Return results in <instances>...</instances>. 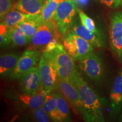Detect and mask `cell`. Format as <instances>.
Returning <instances> with one entry per match:
<instances>
[{
  "mask_svg": "<svg viewBox=\"0 0 122 122\" xmlns=\"http://www.w3.org/2000/svg\"><path fill=\"white\" fill-rule=\"evenodd\" d=\"M75 85L83 102L85 113L83 119L85 122H100L104 121L102 103L98 94L83 80L76 69L70 80Z\"/></svg>",
  "mask_w": 122,
  "mask_h": 122,
  "instance_id": "obj_1",
  "label": "cell"
},
{
  "mask_svg": "<svg viewBox=\"0 0 122 122\" xmlns=\"http://www.w3.org/2000/svg\"><path fill=\"white\" fill-rule=\"evenodd\" d=\"M48 53L59 78L71 80L76 68L74 60L67 53L63 45L58 42L56 48Z\"/></svg>",
  "mask_w": 122,
  "mask_h": 122,
  "instance_id": "obj_2",
  "label": "cell"
},
{
  "mask_svg": "<svg viewBox=\"0 0 122 122\" xmlns=\"http://www.w3.org/2000/svg\"><path fill=\"white\" fill-rule=\"evenodd\" d=\"M79 13L77 5L72 0H63L58 6L54 19L57 30L65 35L74 24L75 18Z\"/></svg>",
  "mask_w": 122,
  "mask_h": 122,
  "instance_id": "obj_3",
  "label": "cell"
},
{
  "mask_svg": "<svg viewBox=\"0 0 122 122\" xmlns=\"http://www.w3.org/2000/svg\"><path fill=\"white\" fill-rule=\"evenodd\" d=\"M63 45L67 53L74 61L80 60L94 51L93 45L72 30H70L64 36Z\"/></svg>",
  "mask_w": 122,
  "mask_h": 122,
  "instance_id": "obj_4",
  "label": "cell"
},
{
  "mask_svg": "<svg viewBox=\"0 0 122 122\" xmlns=\"http://www.w3.org/2000/svg\"><path fill=\"white\" fill-rule=\"evenodd\" d=\"M38 68L42 89L48 93L56 89L59 79L58 75L48 53L44 52L41 55Z\"/></svg>",
  "mask_w": 122,
  "mask_h": 122,
  "instance_id": "obj_5",
  "label": "cell"
},
{
  "mask_svg": "<svg viewBox=\"0 0 122 122\" xmlns=\"http://www.w3.org/2000/svg\"><path fill=\"white\" fill-rule=\"evenodd\" d=\"M109 35L111 51L119 62L122 63V11L111 15Z\"/></svg>",
  "mask_w": 122,
  "mask_h": 122,
  "instance_id": "obj_6",
  "label": "cell"
},
{
  "mask_svg": "<svg viewBox=\"0 0 122 122\" xmlns=\"http://www.w3.org/2000/svg\"><path fill=\"white\" fill-rule=\"evenodd\" d=\"M81 70L90 79L95 82L102 81L105 75L102 59L93 52L78 61Z\"/></svg>",
  "mask_w": 122,
  "mask_h": 122,
  "instance_id": "obj_7",
  "label": "cell"
},
{
  "mask_svg": "<svg viewBox=\"0 0 122 122\" xmlns=\"http://www.w3.org/2000/svg\"><path fill=\"white\" fill-rule=\"evenodd\" d=\"M56 89L65 97L75 111L83 118L85 113L84 107L79 92L74 84L70 80L59 78Z\"/></svg>",
  "mask_w": 122,
  "mask_h": 122,
  "instance_id": "obj_8",
  "label": "cell"
},
{
  "mask_svg": "<svg viewBox=\"0 0 122 122\" xmlns=\"http://www.w3.org/2000/svg\"><path fill=\"white\" fill-rule=\"evenodd\" d=\"M40 53L37 50L27 49L19 57L17 65L10 75L11 79H20L27 71L36 67Z\"/></svg>",
  "mask_w": 122,
  "mask_h": 122,
  "instance_id": "obj_9",
  "label": "cell"
},
{
  "mask_svg": "<svg viewBox=\"0 0 122 122\" xmlns=\"http://www.w3.org/2000/svg\"><path fill=\"white\" fill-rule=\"evenodd\" d=\"M20 85L24 93L33 94L42 89L39 68L34 67L20 78Z\"/></svg>",
  "mask_w": 122,
  "mask_h": 122,
  "instance_id": "obj_10",
  "label": "cell"
},
{
  "mask_svg": "<svg viewBox=\"0 0 122 122\" xmlns=\"http://www.w3.org/2000/svg\"><path fill=\"white\" fill-rule=\"evenodd\" d=\"M55 27L57 28L54 19L51 22L42 23L30 42L34 46L46 45L53 39Z\"/></svg>",
  "mask_w": 122,
  "mask_h": 122,
  "instance_id": "obj_11",
  "label": "cell"
},
{
  "mask_svg": "<svg viewBox=\"0 0 122 122\" xmlns=\"http://www.w3.org/2000/svg\"><path fill=\"white\" fill-rule=\"evenodd\" d=\"M71 30L76 34L83 38L96 48H103L105 46V40L102 33L94 32L86 28L77 21L74 23Z\"/></svg>",
  "mask_w": 122,
  "mask_h": 122,
  "instance_id": "obj_12",
  "label": "cell"
},
{
  "mask_svg": "<svg viewBox=\"0 0 122 122\" xmlns=\"http://www.w3.org/2000/svg\"><path fill=\"white\" fill-rule=\"evenodd\" d=\"M112 115L117 116L122 109V67L114 80L110 96Z\"/></svg>",
  "mask_w": 122,
  "mask_h": 122,
  "instance_id": "obj_13",
  "label": "cell"
},
{
  "mask_svg": "<svg viewBox=\"0 0 122 122\" xmlns=\"http://www.w3.org/2000/svg\"><path fill=\"white\" fill-rule=\"evenodd\" d=\"M44 5V0H19L16 9L25 14L37 15L41 14Z\"/></svg>",
  "mask_w": 122,
  "mask_h": 122,
  "instance_id": "obj_14",
  "label": "cell"
},
{
  "mask_svg": "<svg viewBox=\"0 0 122 122\" xmlns=\"http://www.w3.org/2000/svg\"><path fill=\"white\" fill-rule=\"evenodd\" d=\"M48 93V92L41 89L37 93L33 94L25 93L19 94L18 99L25 106L34 110L42 106L45 101L46 96Z\"/></svg>",
  "mask_w": 122,
  "mask_h": 122,
  "instance_id": "obj_15",
  "label": "cell"
},
{
  "mask_svg": "<svg viewBox=\"0 0 122 122\" xmlns=\"http://www.w3.org/2000/svg\"><path fill=\"white\" fill-rule=\"evenodd\" d=\"M19 56L16 53L2 54L0 57V74L2 77L10 75L14 70Z\"/></svg>",
  "mask_w": 122,
  "mask_h": 122,
  "instance_id": "obj_16",
  "label": "cell"
},
{
  "mask_svg": "<svg viewBox=\"0 0 122 122\" xmlns=\"http://www.w3.org/2000/svg\"><path fill=\"white\" fill-rule=\"evenodd\" d=\"M42 107L46 113L48 114L50 118L53 122H62L60 114L57 105V98L54 93L49 92L45 97V101Z\"/></svg>",
  "mask_w": 122,
  "mask_h": 122,
  "instance_id": "obj_17",
  "label": "cell"
},
{
  "mask_svg": "<svg viewBox=\"0 0 122 122\" xmlns=\"http://www.w3.org/2000/svg\"><path fill=\"white\" fill-rule=\"evenodd\" d=\"M39 15H30L23 13L19 10H11L5 15L2 20H1V23L7 27H12L21 22L35 19Z\"/></svg>",
  "mask_w": 122,
  "mask_h": 122,
  "instance_id": "obj_18",
  "label": "cell"
},
{
  "mask_svg": "<svg viewBox=\"0 0 122 122\" xmlns=\"http://www.w3.org/2000/svg\"><path fill=\"white\" fill-rule=\"evenodd\" d=\"M42 23L41 15H39L35 19L21 22L16 25L23 31L28 39V42H30L33 36L36 32L38 28Z\"/></svg>",
  "mask_w": 122,
  "mask_h": 122,
  "instance_id": "obj_19",
  "label": "cell"
},
{
  "mask_svg": "<svg viewBox=\"0 0 122 122\" xmlns=\"http://www.w3.org/2000/svg\"><path fill=\"white\" fill-rule=\"evenodd\" d=\"M62 1L63 0H51L45 3L40 14L42 23L52 22L58 6Z\"/></svg>",
  "mask_w": 122,
  "mask_h": 122,
  "instance_id": "obj_20",
  "label": "cell"
},
{
  "mask_svg": "<svg viewBox=\"0 0 122 122\" xmlns=\"http://www.w3.org/2000/svg\"><path fill=\"white\" fill-rule=\"evenodd\" d=\"M56 98H57V105L58 109L59 114L63 122L71 121V116H70L69 107L67 103V101L65 97L60 92L55 93Z\"/></svg>",
  "mask_w": 122,
  "mask_h": 122,
  "instance_id": "obj_21",
  "label": "cell"
},
{
  "mask_svg": "<svg viewBox=\"0 0 122 122\" xmlns=\"http://www.w3.org/2000/svg\"><path fill=\"white\" fill-rule=\"evenodd\" d=\"M11 41L16 46H23L28 42V40L23 31L15 25L11 27Z\"/></svg>",
  "mask_w": 122,
  "mask_h": 122,
  "instance_id": "obj_22",
  "label": "cell"
},
{
  "mask_svg": "<svg viewBox=\"0 0 122 122\" xmlns=\"http://www.w3.org/2000/svg\"><path fill=\"white\" fill-rule=\"evenodd\" d=\"M78 13L81 23L83 24L85 28L94 32H100V30L96 27L93 20L88 16L83 11L79 10Z\"/></svg>",
  "mask_w": 122,
  "mask_h": 122,
  "instance_id": "obj_23",
  "label": "cell"
},
{
  "mask_svg": "<svg viewBox=\"0 0 122 122\" xmlns=\"http://www.w3.org/2000/svg\"><path fill=\"white\" fill-rule=\"evenodd\" d=\"M0 42L1 46L7 45L11 42V27H7L1 23L0 25Z\"/></svg>",
  "mask_w": 122,
  "mask_h": 122,
  "instance_id": "obj_24",
  "label": "cell"
},
{
  "mask_svg": "<svg viewBox=\"0 0 122 122\" xmlns=\"http://www.w3.org/2000/svg\"><path fill=\"white\" fill-rule=\"evenodd\" d=\"M33 115L35 120L39 122H50L48 114L44 110L42 107H40L35 109L33 111Z\"/></svg>",
  "mask_w": 122,
  "mask_h": 122,
  "instance_id": "obj_25",
  "label": "cell"
},
{
  "mask_svg": "<svg viewBox=\"0 0 122 122\" xmlns=\"http://www.w3.org/2000/svg\"><path fill=\"white\" fill-rule=\"evenodd\" d=\"M12 6L11 0H0V18L2 20L5 15L11 11Z\"/></svg>",
  "mask_w": 122,
  "mask_h": 122,
  "instance_id": "obj_26",
  "label": "cell"
},
{
  "mask_svg": "<svg viewBox=\"0 0 122 122\" xmlns=\"http://www.w3.org/2000/svg\"><path fill=\"white\" fill-rule=\"evenodd\" d=\"M101 4L111 9H119L122 7V0H97Z\"/></svg>",
  "mask_w": 122,
  "mask_h": 122,
  "instance_id": "obj_27",
  "label": "cell"
},
{
  "mask_svg": "<svg viewBox=\"0 0 122 122\" xmlns=\"http://www.w3.org/2000/svg\"><path fill=\"white\" fill-rule=\"evenodd\" d=\"M58 42H59L58 41L57 39H56V38H53V39L51 40L46 45L45 48L44 50V52L49 53L51 51H52V50L56 48V46L57 45Z\"/></svg>",
  "mask_w": 122,
  "mask_h": 122,
  "instance_id": "obj_28",
  "label": "cell"
},
{
  "mask_svg": "<svg viewBox=\"0 0 122 122\" xmlns=\"http://www.w3.org/2000/svg\"><path fill=\"white\" fill-rule=\"evenodd\" d=\"M72 1H74L77 5L84 6L88 4L89 0H72Z\"/></svg>",
  "mask_w": 122,
  "mask_h": 122,
  "instance_id": "obj_29",
  "label": "cell"
},
{
  "mask_svg": "<svg viewBox=\"0 0 122 122\" xmlns=\"http://www.w3.org/2000/svg\"><path fill=\"white\" fill-rule=\"evenodd\" d=\"M119 121L122 122V112L121 114H120V118H119Z\"/></svg>",
  "mask_w": 122,
  "mask_h": 122,
  "instance_id": "obj_30",
  "label": "cell"
},
{
  "mask_svg": "<svg viewBox=\"0 0 122 122\" xmlns=\"http://www.w3.org/2000/svg\"><path fill=\"white\" fill-rule=\"evenodd\" d=\"M44 2H45H45H48V1H51V0H44Z\"/></svg>",
  "mask_w": 122,
  "mask_h": 122,
  "instance_id": "obj_31",
  "label": "cell"
}]
</instances>
